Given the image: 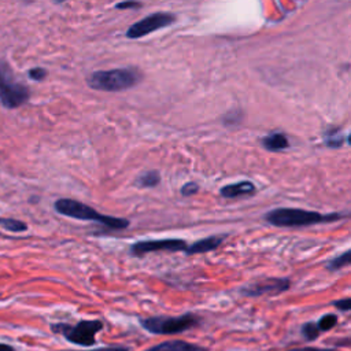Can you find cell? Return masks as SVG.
<instances>
[{"mask_svg": "<svg viewBox=\"0 0 351 351\" xmlns=\"http://www.w3.org/2000/svg\"><path fill=\"white\" fill-rule=\"evenodd\" d=\"M343 218L341 213L321 214L318 211H310L293 207H278L265 214V221L278 228H300L318 223L336 222Z\"/></svg>", "mask_w": 351, "mask_h": 351, "instance_id": "obj_1", "label": "cell"}, {"mask_svg": "<svg viewBox=\"0 0 351 351\" xmlns=\"http://www.w3.org/2000/svg\"><path fill=\"white\" fill-rule=\"evenodd\" d=\"M53 208L60 215L81 219V221H93V222L100 223L112 230H123L130 225L129 219H126V218L100 214L93 207H90L82 202L69 199V197L58 199L53 204Z\"/></svg>", "mask_w": 351, "mask_h": 351, "instance_id": "obj_2", "label": "cell"}, {"mask_svg": "<svg viewBox=\"0 0 351 351\" xmlns=\"http://www.w3.org/2000/svg\"><path fill=\"white\" fill-rule=\"evenodd\" d=\"M141 71L136 67H119L111 70L93 71L86 84L95 90L103 92H121L136 86L141 81Z\"/></svg>", "mask_w": 351, "mask_h": 351, "instance_id": "obj_3", "label": "cell"}, {"mask_svg": "<svg viewBox=\"0 0 351 351\" xmlns=\"http://www.w3.org/2000/svg\"><path fill=\"white\" fill-rule=\"evenodd\" d=\"M30 99L29 88L14 78L12 69L7 60H0V103L5 108H18Z\"/></svg>", "mask_w": 351, "mask_h": 351, "instance_id": "obj_4", "label": "cell"}, {"mask_svg": "<svg viewBox=\"0 0 351 351\" xmlns=\"http://www.w3.org/2000/svg\"><path fill=\"white\" fill-rule=\"evenodd\" d=\"M199 318L192 314L186 313L177 317H167V315H156L140 319L141 326L154 335H176L185 332L193 326H196Z\"/></svg>", "mask_w": 351, "mask_h": 351, "instance_id": "obj_5", "label": "cell"}, {"mask_svg": "<svg viewBox=\"0 0 351 351\" xmlns=\"http://www.w3.org/2000/svg\"><path fill=\"white\" fill-rule=\"evenodd\" d=\"M52 330L60 333L73 344L77 346H93L96 333L103 329V322L100 319H81L74 325L69 324H53Z\"/></svg>", "mask_w": 351, "mask_h": 351, "instance_id": "obj_6", "label": "cell"}, {"mask_svg": "<svg viewBox=\"0 0 351 351\" xmlns=\"http://www.w3.org/2000/svg\"><path fill=\"white\" fill-rule=\"evenodd\" d=\"M176 22V15L170 14V12H155V14H149L145 18L137 21L136 23H133L132 26L128 27L125 36L128 38L136 40V38H141L145 37L159 29L167 27L170 25H173Z\"/></svg>", "mask_w": 351, "mask_h": 351, "instance_id": "obj_7", "label": "cell"}, {"mask_svg": "<svg viewBox=\"0 0 351 351\" xmlns=\"http://www.w3.org/2000/svg\"><path fill=\"white\" fill-rule=\"evenodd\" d=\"M186 247L188 244L182 239H155V240L136 241L134 244L130 245L129 251H130V255L141 258L147 254L158 252V251H170V252L185 251Z\"/></svg>", "mask_w": 351, "mask_h": 351, "instance_id": "obj_8", "label": "cell"}, {"mask_svg": "<svg viewBox=\"0 0 351 351\" xmlns=\"http://www.w3.org/2000/svg\"><path fill=\"white\" fill-rule=\"evenodd\" d=\"M291 281L288 278H263L251 282L240 289V293L248 298H256L262 295H277L289 289Z\"/></svg>", "mask_w": 351, "mask_h": 351, "instance_id": "obj_9", "label": "cell"}, {"mask_svg": "<svg viewBox=\"0 0 351 351\" xmlns=\"http://www.w3.org/2000/svg\"><path fill=\"white\" fill-rule=\"evenodd\" d=\"M256 192V186L254 182L248 180H243L239 182L228 184L219 189V195L225 199H236L240 196H251Z\"/></svg>", "mask_w": 351, "mask_h": 351, "instance_id": "obj_10", "label": "cell"}, {"mask_svg": "<svg viewBox=\"0 0 351 351\" xmlns=\"http://www.w3.org/2000/svg\"><path fill=\"white\" fill-rule=\"evenodd\" d=\"M226 236L228 234H214V236L200 239V240L189 244L184 252L186 255H195V254H204V252L214 251L215 248H218L222 244V241Z\"/></svg>", "mask_w": 351, "mask_h": 351, "instance_id": "obj_11", "label": "cell"}, {"mask_svg": "<svg viewBox=\"0 0 351 351\" xmlns=\"http://www.w3.org/2000/svg\"><path fill=\"white\" fill-rule=\"evenodd\" d=\"M145 351H208V350L185 340H167L154 347H149Z\"/></svg>", "mask_w": 351, "mask_h": 351, "instance_id": "obj_12", "label": "cell"}, {"mask_svg": "<svg viewBox=\"0 0 351 351\" xmlns=\"http://www.w3.org/2000/svg\"><path fill=\"white\" fill-rule=\"evenodd\" d=\"M261 144L265 149H267L270 152H280L289 147L288 137L281 132H271V133L266 134L261 140Z\"/></svg>", "mask_w": 351, "mask_h": 351, "instance_id": "obj_13", "label": "cell"}, {"mask_svg": "<svg viewBox=\"0 0 351 351\" xmlns=\"http://www.w3.org/2000/svg\"><path fill=\"white\" fill-rule=\"evenodd\" d=\"M324 144L329 148H340L344 143L348 141V136H344L341 129L339 128H329L324 132Z\"/></svg>", "mask_w": 351, "mask_h": 351, "instance_id": "obj_14", "label": "cell"}, {"mask_svg": "<svg viewBox=\"0 0 351 351\" xmlns=\"http://www.w3.org/2000/svg\"><path fill=\"white\" fill-rule=\"evenodd\" d=\"M160 182V174L158 170H148V171H144L143 174H140L134 184L138 186V188H154Z\"/></svg>", "mask_w": 351, "mask_h": 351, "instance_id": "obj_15", "label": "cell"}, {"mask_svg": "<svg viewBox=\"0 0 351 351\" xmlns=\"http://www.w3.org/2000/svg\"><path fill=\"white\" fill-rule=\"evenodd\" d=\"M350 258H351V251L347 250L344 251L343 254L335 256L333 259H330L328 263H326V269L330 270V271H337L346 266L350 265Z\"/></svg>", "mask_w": 351, "mask_h": 351, "instance_id": "obj_16", "label": "cell"}, {"mask_svg": "<svg viewBox=\"0 0 351 351\" xmlns=\"http://www.w3.org/2000/svg\"><path fill=\"white\" fill-rule=\"evenodd\" d=\"M0 226L10 232H14V233H21V232L27 230V225L15 218H1L0 217Z\"/></svg>", "mask_w": 351, "mask_h": 351, "instance_id": "obj_17", "label": "cell"}, {"mask_svg": "<svg viewBox=\"0 0 351 351\" xmlns=\"http://www.w3.org/2000/svg\"><path fill=\"white\" fill-rule=\"evenodd\" d=\"M315 324H317V328H318L319 332L330 330L337 324V315H335V314H325Z\"/></svg>", "mask_w": 351, "mask_h": 351, "instance_id": "obj_18", "label": "cell"}, {"mask_svg": "<svg viewBox=\"0 0 351 351\" xmlns=\"http://www.w3.org/2000/svg\"><path fill=\"white\" fill-rule=\"evenodd\" d=\"M300 332H302L303 337H304L307 341H314L315 339H318V336H319V333H321V332L318 330L315 322H306V324H303Z\"/></svg>", "mask_w": 351, "mask_h": 351, "instance_id": "obj_19", "label": "cell"}, {"mask_svg": "<svg viewBox=\"0 0 351 351\" xmlns=\"http://www.w3.org/2000/svg\"><path fill=\"white\" fill-rule=\"evenodd\" d=\"M241 117H243V114L240 110H232L222 118V122L225 126H233V125H237L241 122Z\"/></svg>", "mask_w": 351, "mask_h": 351, "instance_id": "obj_20", "label": "cell"}, {"mask_svg": "<svg viewBox=\"0 0 351 351\" xmlns=\"http://www.w3.org/2000/svg\"><path fill=\"white\" fill-rule=\"evenodd\" d=\"M197 191H199V185H197L196 182H193V181H189V182L184 184V185L181 186V189H180V192H181V195H182L184 197L193 196L195 193H197Z\"/></svg>", "mask_w": 351, "mask_h": 351, "instance_id": "obj_21", "label": "cell"}, {"mask_svg": "<svg viewBox=\"0 0 351 351\" xmlns=\"http://www.w3.org/2000/svg\"><path fill=\"white\" fill-rule=\"evenodd\" d=\"M27 74H29V78L33 80V81H43L47 77L48 73L43 67H33L27 71Z\"/></svg>", "mask_w": 351, "mask_h": 351, "instance_id": "obj_22", "label": "cell"}, {"mask_svg": "<svg viewBox=\"0 0 351 351\" xmlns=\"http://www.w3.org/2000/svg\"><path fill=\"white\" fill-rule=\"evenodd\" d=\"M333 306L336 308H339L340 311H348L351 308V299L350 298H344V299H340V300H335Z\"/></svg>", "mask_w": 351, "mask_h": 351, "instance_id": "obj_23", "label": "cell"}, {"mask_svg": "<svg viewBox=\"0 0 351 351\" xmlns=\"http://www.w3.org/2000/svg\"><path fill=\"white\" fill-rule=\"evenodd\" d=\"M143 4L140 1H121V3H117L114 7L118 8V10H129V8H140Z\"/></svg>", "mask_w": 351, "mask_h": 351, "instance_id": "obj_24", "label": "cell"}, {"mask_svg": "<svg viewBox=\"0 0 351 351\" xmlns=\"http://www.w3.org/2000/svg\"><path fill=\"white\" fill-rule=\"evenodd\" d=\"M71 351V350H70ZM75 351V350H74ZM85 351H129L126 347L123 346H107V347H101V348H95V350H85Z\"/></svg>", "mask_w": 351, "mask_h": 351, "instance_id": "obj_25", "label": "cell"}, {"mask_svg": "<svg viewBox=\"0 0 351 351\" xmlns=\"http://www.w3.org/2000/svg\"><path fill=\"white\" fill-rule=\"evenodd\" d=\"M288 351H336L330 348H315V347H302V348H292Z\"/></svg>", "mask_w": 351, "mask_h": 351, "instance_id": "obj_26", "label": "cell"}, {"mask_svg": "<svg viewBox=\"0 0 351 351\" xmlns=\"http://www.w3.org/2000/svg\"><path fill=\"white\" fill-rule=\"evenodd\" d=\"M0 351H15V350L11 346H8V344L0 343Z\"/></svg>", "mask_w": 351, "mask_h": 351, "instance_id": "obj_27", "label": "cell"}]
</instances>
